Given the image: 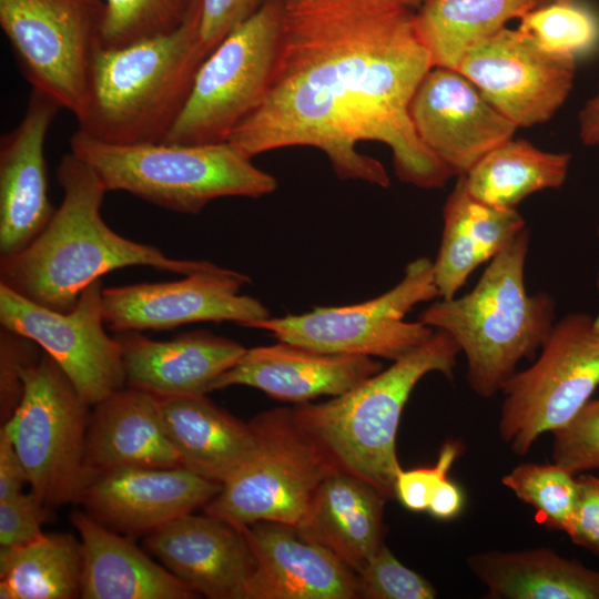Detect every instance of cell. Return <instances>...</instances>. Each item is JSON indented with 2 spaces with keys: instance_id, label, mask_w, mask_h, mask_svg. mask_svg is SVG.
<instances>
[{
  "instance_id": "39",
  "label": "cell",
  "mask_w": 599,
  "mask_h": 599,
  "mask_svg": "<svg viewBox=\"0 0 599 599\" xmlns=\"http://www.w3.org/2000/svg\"><path fill=\"white\" fill-rule=\"evenodd\" d=\"M44 506L30 491L0 500V545L16 548L41 538Z\"/></svg>"
},
{
  "instance_id": "37",
  "label": "cell",
  "mask_w": 599,
  "mask_h": 599,
  "mask_svg": "<svg viewBox=\"0 0 599 599\" xmlns=\"http://www.w3.org/2000/svg\"><path fill=\"white\" fill-rule=\"evenodd\" d=\"M43 351L30 338L1 326L0 329V412L7 422L19 405L23 374L37 363Z\"/></svg>"
},
{
  "instance_id": "1",
  "label": "cell",
  "mask_w": 599,
  "mask_h": 599,
  "mask_svg": "<svg viewBox=\"0 0 599 599\" xmlns=\"http://www.w3.org/2000/svg\"><path fill=\"white\" fill-rule=\"evenodd\" d=\"M432 68L414 12L397 0L287 2L270 89L226 142L251 159L315 148L339 179L387 187L384 165L357 150L380 142L402 182L443 187L454 174L420 141L409 114Z\"/></svg>"
},
{
  "instance_id": "23",
  "label": "cell",
  "mask_w": 599,
  "mask_h": 599,
  "mask_svg": "<svg viewBox=\"0 0 599 599\" xmlns=\"http://www.w3.org/2000/svg\"><path fill=\"white\" fill-rule=\"evenodd\" d=\"M93 407L85 441L87 467L93 479L121 467L181 466L158 396L124 386Z\"/></svg>"
},
{
  "instance_id": "7",
  "label": "cell",
  "mask_w": 599,
  "mask_h": 599,
  "mask_svg": "<svg viewBox=\"0 0 599 599\" xmlns=\"http://www.w3.org/2000/svg\"><path fill=\"white\" fill-rule=\"evenodd\" d=\"M250 424L255 454L222 484L204 512L238 528L261 521L296 527L323 480L338 468L297 424L293 409H271Z\"/></svg>"
},
{
  "instance_id": "18",
  "label": "cell",
  "mask_w": 599,
  "mask_h": 599,
  "mask_svg": "<svg viewBox=\"0 0 599 599\" xmlns=\"http://www.w3.org/2000/svg\"><path fill=\"white\" fill-rule=\"evenodd\" d=\"M143 546L199 596L246 599L255 558L243 528L192 512L149 532Z\"/></svg>"
},
{
  "instance_id": "29",
  "label": "cell",
  "mask_w": 599,
  "mask_h": 599,
  "mask_svg": "<svg viewBox=\"0 0 599 599\" xmlns=\"http://www.w3.org/2000/svg\"><path fill=\"white\" fill-rule=\"evenodd\" d=\"M544 2L548 1L424 0L414 26L433 67L457 70L471 49Z\"/></svg>"
},
{
  "instance_id": "30",
  "label": "cell",
  "mask_w": 599,
  "mask_h": 599,
  "mask_svg": "<svg viewBox=\"0 0 599 599\" xmlns=\"http://www.w3.org/2000/svg\"><path fill=\"white\" fill-rule=\"evenodd\" d=\"M570 162L569 153L542 151L529 141L511 138L461 176L474 197L493 206L515 209L536 192L559 189Z\"/></svg>"
},
{
  "instance_id": "19",
  "label": "cell",
  "mask_w": 599,
  "mask_h": 599,
  "mask_svg": "<svg viewBox=\"0 0 599 599\" xmlns=\"http://www.w3.org/2000/svg\"><path fill=\"white\" fill-rule=\"evenodd\" d=\"M59 110L31 90L22 119L0 139V258L26 248L55 211L48 194L44 142Z\"/></svg>"
},
{
  "instance_id": "16",
  "label": "cell",
  "mask_w": 599,
  "mask_h": 599,
  "mask_svg": "<svg viewBox=\"0 0 599 599\" xmlns=\"http://www.w3.org/2000/svg\"><path fill=\"white\" fill-rule=\"evenodd\" d=\"M409 114L420 141L458 176L518 129L459 71L440 67L419 83Z\"/></svg>"
},
{
  "instance_id": "15",
  "label": "cell",
  "mask_w": 599,
  "mask_h": 599,
  "mask_svg": "<svg viewBox=\"0 0 599 599\" xmlns=\"http://www.w3.org/2000/svg\"><path fill=\"white\" fill-rule=\"evenodd\" d=\"M251 278L216 266L182 280L102 291L105 326L115 333L172 329L194 322H234L246 327L270 316L256 298L241 295Z\"/></svg>"
},
{
  "instance_id": "45",
  "label": "cell",
  "mask_w": 599,
  "mask_h": 599,
  "mask_svg": "<svg viewBox=\"0 0 599 599\" xmlns=\"http://www.w3.org/2000/svg\"><path fill=\"white\" fill-rule=\"evenodd\" d=\"M397 1L408 8H412L414 6L420 4L424 0H397Z\"/></svg>"
},
{
  "instance_id": "9",
  "label": "cell",
  "mask_w": 599,
  "mask_h": 599,
  "mask_svg": "<svg viewBox=\"0 0 599 599\" xmlns=\"http://www.w3.org/2000/svg\"><path fill=\"white\" fill-rule=\"evenodd\" d=\"M21 400L2 424L44 507L79 501L93 480L85 461L90 405L59 365L42 353L23 374Z\"/></svg>"
},
{
  "instance_id": "12",
  "label": "cell",
  "mask_w": 599,
  "mask_h": 599,
  "mask_svg": "<svg viewBox=\"0 0 599 599\" xmlns=\"http://www.w3.org/2000/svg\"><path fill=\"white\" fill-rule=\"evenodd\" d=\"M439 297L433 262L418 257L407 264L397 285L353 305L315 307L300 315L266 317L246 327L266 331L278 342L332 354L363 355L396 361L434 334L422 322L405 316L419 303Z\"/></svg>"
},
{
  "instance_id": "34",
  "label": "cell",
  "mask_w": 599,
  "mask_h": 599,
  "mask_svg": "<svg viewBox=\"0 0 599 599\" xmlns=\"http://www.w3.org/2000/svg\"><path fill=\"white\" fill-rule=\"evenodd\" d=\"M103 47L120 48L170 32L193 12L199 0H103Z\"/></svg>"
},
{
  "instance_id": "38",
  "label": "cell",
  "mask_w": 599,
  "mask_h": 599,
  "mask_svg": "<svg viewBox=\"0 0 599 599\" xmlns=\"http://www.w3.org/2000/svg\"><path fill=\"white\" fill-rule=\"evenodd\" d=\"M461 451L459 440H448L441 446L435 465L402 469L395 481V498L410 511L427 510L433 491L447 477Z\"/></svg>"
},
{
  "instance_id": "42",
  "label": "cell",
  "mask_w": 599,
  "mask_h": 599,
  "mask_svg": "<svg viewBox=\"0 0 599 599\" xmlns=\"http://www.w3.org/2000/svg\"><path fill=\"white\" fill-rule=\"evenodd\" d=\"M28 477L7 430L0 429V500L23 491Z\"/></svg>"
},
{
  "instance_id": "21",
  "label": "cell",
  "mask_w": 599,
  "mask_h": 599,
  "mask_svg": "<svg viewBox=\"0 0 599 599\" xmlns=\"http://www.w3.org/2000/svg\"><path fill=\"white\" fill-rule=\"evenodd\" d=\"M382 369V363L369 356L323 353L278 342L246 349L212 382L209 392L243 385L277 400L304 404L324 395L338 396Z\"/></svg>"
},
{
  "instance_id": "35",
  "label": "cell",
  "mask_w": 599,
  "mask_h": 599,
  "mask_svg": "<svg viewBox=\"0 0 599 599\" xmlns=\"http://www.w3.org/2000/svg\"><path fill=\"white\" fill-rule=\"evenodd\" d=\"M358 598L433 599L436 590L424 577L404 566L383 544L357 573Z\"/></svg>"
},
{
  "instance_id": "33",
  "label": "cell",
  "mask_w": 599,
  "mask_h": 599,
  "mask_svg": "<svg viewBox=\"0 0 599 599\" xmlns=\"http://www.w3.org/2000/svg\"><path fill=\"white\" fill-rule=\"evenodd\" d=\"M501 481L530 505L548 528L567 534L577 499V476L555 463H525L505 475Z\"/></svg>"
},
{
  "instance_id": "46",
  "label": "cell",
  "mask_w": 599,
  "mask_h": 599,
  "mask_svg": "<svg viewBox=\"0 0 599 599\" xmlns=\"http://www.w3.org/2000/svg\"><path fill=\"white\" fill-rule=\"evenodd\" d=\"M597 234H598V238H599V226H598V230H597ZM597 288H598V292H599V271H598V275H597Z\"/></svg>"
},
{
  "instance_id": "4",
  "label": "cell",
  "mask_w": 599,
  "mask_h": 599,
  "mask_svg": "<svg viewBox=\"0 0 599 599\" xmlns=\"http://www.w3.org/2000/svg\"><path fill=\"white\" fill-rule=\"evenodd\" d=\"M528 247L526 227L489 262L469 293L437 301L418 316L454 338L466 357L468 385L481 397L501 392L518 363L536 355L555 324L554 298L527 292Z\"/></svg>"
},
{
  "instance_id": "32",
  "label": "cell",
  "mask_w": 599,
  "mask_h": 599,
  "mask_svg": "<svg viewBox=\"0 0 599 599\" xmlns=\"http://www.w3.org/2000/svg\"><path fill=\"white\" fill-rule=\"evenodd\" d=\"M518 29L546 51L576 60L599 48V13L580 0L540 4L520 18Z\"/></svg>"
},
{
  "instance_id": "13",
  "label": "cell",
  "mask_w": 599,
  "mask_h": 599,
  "mask_svg": "<svg viewBox=\"0 0 599 599\" xmlns=\"http://www.w3.org/2000/svg\"><path fill=\"white\" fill-rule=\"evenodd\" d=\"M103 288L101 278L94 281L63 313L0 284L1 326L37 343L90 406L126 386L121 344L104 329Z\"/></svg>"
},
{
  "instance_id": "20",
  "label": "cell",
  "mask_w": 599,
  "mask_h": 599,
  "mask_svg": "<svg viewBox=\"0 0 599 599\" xmlns=\"http://www.w3.org/2000/svg\"><path fill=\"white\" fill-rule=\"evenodd\" d=\"M255 567L246 599H355L357 573L293 526L261 521L243 528Z\"/></svg>"
},
{
  "instance_id": "3",
  "label": "cell",
  "mask_w": 599,
  "mask_h": 599,
  "mask_svg": "<svg viewBox=\"0 0 599 599\" xmlns=\"http://www.w3.org/2000/svg\"><path fill=\"white\" fill-rule=\"evenodd\" d=\"M207 57L199 3L176 29L95 54L79 130L103 142H162L180 118Z\"/></svg>"
},
{
  "instance_id": "27",
  "label": "cell",
  "mask_w": 599,
  "mask_h": 599,
  "mask_svg": "<svg viewBox=\"0 0 599 599\" xmlns=\"http://www.w3.org/2000/svg\"><path fill=\"white\" fill-rule=\"evenodd\" d=\"M166 434L181 466L224 483L256 451L257 437L205 394L159 397Z\"/></svg>"
},
{
  "instance_id": "48",
  "label": "cell",
  "mask_w": 599,
  "mask_h": 599,
  "mask_svg": "<svg viewBox=\"0 0 599 599\" xmlns=\"http://www.w3.org/2000/svg\"><path fill=\"white\" fill-rule=\"evenodd\" d=\"M547 1L549 2V1H557V0H547Z\"/></svg>"
},
{
  "instance_id": "44",
  "label": "cell",
  "mask_w": 599,
  "mask_h": 599,
  "mask_svg": "<svg viewBox=\"0 0 599 599\" xmlns=\"http://www.w3.org/2000/svg\"><path fill=\"white\" fill-rule=\"evenodd\" d=\"M579 136L585 145L599 148V83L578 114Z\"/></svg>"
},
{
  "instance_id": "8",
  "label": "cell",
  "mask_w": 599,
  "mask_h": 599,
  "mask_svg": "<svg viewBox=\"0 0 599 599\" xmlns=\"http://www.w3.org/2000/svg\"><path fill=\"white\" fill-rule=\"evenodd\" d=\"M286 9L287 0H263L210 52L163 143L225 142L260 105L270 89Z\"/></svg>"
},
{
  "instance_id": "24",
  "label": "cell",
  "mask_w": 599,
  "mask_h": 599,
  "mask_svg": "<svg viewBox=\"0 0 599 599\" xmlns=\"http://www.w3.org/2000/svg\"><path fill=\"white\" fill-rule=\"evenodd\" d=\"M386 500L370 484L337 469L323 480L294 528L358 573L383 545Z\"/></svg>"
},
{
  "instance_id": "14",
  "label": "cell",
  "mask_w": 599,
  "mask_h": 599,
  "mask_svg": "<svg viewBox=\"0 0 599 599\" xmlns=\"http://www.w3.org/2000/svg\"><path fill=\"white\" fill-rule=\"evenodd\" d=\"M576 59L539 47L519 29L504 28L471 49L457 71L517 128L548 121L568 98Z\"/></svg>"
},
{
  "instance_id": "5",
  "label": "cell",
  "mask_w": 599,
  "mask_h": 599,
  "mask_svg": "<svg viewBox=\"0 0 599 599\" xmlns=\"http://www.w3.org/2000/svg\"><path fill=\"white\" fill-rule=\"evenodd\" d=\"M460 349L441 329L385 370L319 404L293 408L297 424L335 466L370 484L388 499L403 469L396 435L408 397L423 376L438 372L453 378Z\"/></svg>"
},
{
  "instance_id": "2",
  "label": "cell",
  "mask_w": 599,
  "mask_h": 599,
  "mask_svg": "<svg viewBox=\"0 0 599 599\" xmlns=\"http://www.w3.org/2000/svg\"><path fill=\"white\" fill-rule=\"evenodd\" d=\"M63 191L44 230L19 253L0 258V284L58 312L71 311L84 288L102 275L128 266L189 275L216 267L209 261L180 260L129 240L103 220L108 192L94 171L71 151L57 166Z\"/></svg>"
},
{
  "instance_id": "10",
  "label": "cell",
  "mask_w": 599,
  "mask_h": 599,
  "mask_svg": "<svg viewBox=\"0 0 599 599\" xmlns=\"http://www.w3.org/2000/svg\"><path fill=\"white\" fill-rule=\"evenodd\" d=\"M599 386V315L571 313L555 322L538 358L504 385L499 434L514 454L567 424Z\"/></svg>"
},
{
  "instance_id": "31",
  "label": "cell",
  "mask_w": 599,
  "mask_h": 599,
  "mask_svg": "<svg viewBox=\"0 0 599 599\" xmlns=\"http://www.w3.org/2000/svg\"><path fill=\"white\" fill-rule=\"evenodd\" d=\"M83 555L80 539L44 534L16 548L0 549L1 599L81 597Z\"/></svg>"
},
{
  "instance_id": "43",
  "label": "cell",
  "mask_w": 599,
  "mask_h": 599,
  "mask_svg": "<svg viewBox=\"0 0 599 599\" xmlns=\"http://www.w3.org/2000/svg\"><path fill=\"white\" fill-rule=\"evenodd\" d=\"M463 507L461 488L446 477L433 491L427 510L437 519L449 520L458 516Z\"/></svg>"
},
{
  "instance_id": "36",
  "label": "cell",
  "mask_w": 599,
  "mask_h": 599,
  "mask_svg": "<svg viewBox=\"0 0 599 599\" xmlns=\"http://www.w3.org/2000/svg\"><path fill=\"white\" fill-rule=\"evenodd\" d=\"M552 460L573 476L599 468V398L552 432Z\"/></svg>"
},
{
  "instance_id": "41",
  "label": "cell",
  "mask_w": 599,
  "mask_h": 599,
  "mask_svg": "<svg viewBox=\"0 0 599 599\" xmlns=\"http://www.w3.org/2000/svg\"><path fill=\"white\" fill-rule=\"evenodd\" d=\"M567 535L573 544L599 555V477L577 476V499Z\"/></svg>"
},
{
  "instance_id": "47",
  "label": "cell",
  "mask_w": 599,
  "mask_h": 599,
  "mask_svg": "<svg viewBox=\"0 0 599 599\" xmlns=\"http://www.w3.org/2000/svg\"><path fill=\"white\" fill-rule=\"evenodd\" d=\"M298 1H302V0H287L288 3H294V2H298Z\"/></svg>"
},
{
  "instance_id": "11",
  "label": "cell",
  "mask_w": 599,
  "mask_h": 599,
  "mask_svg": "<svg viewBox=\"0 0 599 599\" xmlns=\"http://www.w3.org/2000/svg\"><path fill=\"white\" fill-rule=\"evenodd\" d=\"M102 0H0V27L23 77L79 119L103 47Z\"/></svg>"
},
{
  "instance_id": "28",
  "label": "cell",
  "mask_w": 599,
  "mask_h": 599,
  "mask_svg": "<svg viewBox=\"0 0 599 599\" xmlns=\"http://www.w3.org/2000/svg\"><path fill=\"white\" fill-rule=\"evenodd\" d=\"M494 599H599V571L551 549L487 551L468 558Z\"/></svg>"
},
{
  "instance_id": "6",
  "label": "cell",
  "mask_w": 599,
  "mask_h": 599,
  "mask_svg": "<svg viewBox=\"0 0 599 599\" xmlns=\"http://www.w3.org/2000/svg\"><path fill=\"white\" fill-rule=\"evenodd\" d=\"M71 152L85 162L109 191L128 192L160 207L200 213L226 196L261 197L276 179L229 142L204 144H114L77 130Z\"/></svg>"
},
{
  "instance_id": "17",
  "label": "cell",
  "mask_w": 599,
  "mask_h": 599,
  "mask_svg": "<svg viewBox=\"0 0 599 599\" xmlns=\"http://www.w3.org/2000/svg\"><path fill=\"white\" fill-rule=\"evenodd\" d=\"M222 483L182 466L121 467L97 476L79 502L108 528L145 534L206 506Z\"/></svg>"
},
{
  "instance_id": "40",
  "label": "cell",
  "mask_w": 599,
  "mask_h": 599,
  "mask_svg": "<svg viewBox=\"0 0 599 599\" xmlns=\"http://www.w3.org/2000/svg\"><path fill=\"white\" fill-rule=\"evenodd\" d=\"M262 2L263 0H199L200 34L206 54L235 27L251 17Z\"/></svg>"
},
{
  "instance_id": "26",
  "label": "cell",
  "mask_w": 599,
  "mask_h": 599,
  "mask_svg": "<svg viewBox=\"0 0 599 599\" xmlns=\"http://www.w3.org/2000/svg\"><path fill=\"white\" fill-rule=\"evenodd\" d=\"M443 221L441 241L433 262L441 300L454 298L479 265L490 262L526 229L516 209L493 206L474 197L461 175L445 202Z\"/></svg>"
},
{
  "instance_id": "25",
  "label": "cell",
  "mask_w": 599,
  "mask_h": 599,
  "mask_svg": "<svg viewBox=\"0 0 599 599\" xmlns=\"http://www.w3.org/2000/svg\"><path fill=\"white\" fill-rule=\"evenodd\" d=\"M71 521L82 546L81 598L84 599H193L190 586L156 564L129 539L111 531L85 511Z\"/></svg>"
},
{
  "instance_id": "22",
  "label": "cell",
  "mask_w": 599,
  "mask_h": 599,
  "mask_svg": "<svg viewBox=\"0 0 599 599\" xmlns=\"http://www.w3.org/2000/svg\"><path fill=\"white\" fill-rule=\"evenodd\" d=\"M125 385L158 397L209 393V387L234 366L247 348L207 331H193L170 341H154L140 332L116 333Z\"/></svg>"
}]
</instances>
